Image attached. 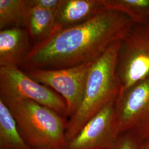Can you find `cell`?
Listing matches in <instances>:
<instances>
[{
  "instance_id": "6da1fadb",
  "label": "cell",
  "mask_w": 149,
  "mask_h": 149,
  "mask_svg": "<svg viewBox=\"0 0 149 149\" xmlns=\"http://www.w3.org/2000/svg\"><path fill=\"white\" fill-rule=\"evenodd\" d=\"M122 12L107 8L80 24L54 32L34 45L23 60L26 70L59 69L93 63L133 25Z\"/></svg>"
},
{
  "instance_id": "7a4b0ae2",
  "label": "cell",
  "mask_w": 149,
  "mask_h": 149,
  "mask_svg": "<svg viewBox=\"0 0 149 149\" xmlns=\"http://www.w3.org/2000/svg\"><path fill=\"white\" fill-rule=\"evenodd\" d=\"M120 41L113 43L91 67L82 101L67 123V141L74 138L88 121L104 107L116 101L120 91L117 74Z\"/></svg>"
},
{
  "instance_id": "3957f363",
  "label": "cell",
  "mask_w": 149,
  "mask_h": 149,
  "mask_svg": "<svg viewBox=\"0 0 149 149\" xmlns=\"http://www.w3.org/2000/svg\"><path fill=\"white\" fill-rule=\"evenodd\" d=\"M4 103L15 118L23 138L32 149H65L68 123L65 118L31 100Z\"/></svg>"
},
{
  "instance_id": "277c9868",
  "label": "cell",
  "mask_w": 149,
  "mask_h": 149,
  "mask_svg": "<svg viewBox=\"0 0 149 149\" xmlns=\"http://www.w3.org/2000/svg\"><path fill=\"white\" fill-rule=\"evenodd\" d=\"M117 74L120 91L149 77V22L133 24L120 40Z\"/></svg>"
},
{
  "instance_id": "5b68a950",
  "label": "cell",
  "mask_w": 149,
  "mask_h": 149,
  "mask_svg": "<svg viewBox=\"0 0 149 149\" xmlns=\"http://www.w3.org/2000/svg\"><path fill=\"white\" fill-rule=\"evenodd\" d=\"M0 100L4 102L31 100L50 108L66 119L68 118L64 98L32 79L19 67H0Z\"/></svg>"
},
{
  "instance_id": "8992f818",
  "label": "cell",
  "mask_w": 149,
  "mask_h": 149,
  "mask_svg": "<svg viewBox=\"0 0 149 149\" xmlns=\"http://www.w3.org/2000/svg\"><path fill=\"white\" fill-rule=\"evenodd\" d=\"M119 135L129 133L141 142L149 139V77L120 91L115 103Z\"/></svg>"
},
{
  "instance_id": "52a82bcc",
  "label": "cell",
  "mask_w": 149,
  "mask_h": 149,
  "mask_svg": "<svg viewBox=\"0 0 149 149\" xmlns=\"http://www.w3.org/2000/svg\"><path fill=\"white\" fill-rule=\"evenodd\" d=\"M92 63L59 69L29 70L25 72L32 79L50 88L64 98L69 119L80 106Z\"/></svg>"
},
{
  "instance_id": "ba28073f",
  "label": "cell",
  "mask_w": 149,
  "mask_h": 149,
  "mask_svg": "<svg viewBox=\"0 0 149 149\" xmlns=\"http://www.w3.org/2000/svg\"><path fill=\"white\" fill-rule=\"evenodd\" d=\"M110 102L70 139L65 149H113L119 135L115 112Z\"/></svg>"
},
{
  "instance_id": "9c48e42d",
  "label": "cell",
  "mask_w": 149,
  "mask_h": 149,
  "mask_svg": "<svg viewBox=\"0 0 149 149\" xmlns=\"http://www.w3.org/2000/svg\"><path fill=\"white\" fill-rule=\"evenodd\" d=\"M106 9L104 0H61L54 32L87 21Z\"/></svg>"
},
{
  "instance_id": "30bf717a",
  "label": "cell",
  "mask_w": 149,
  "mask_h": 149,
  "mask_svg": "<svg viewBox=\"0 0 149 149\" xmlns=\"http://www.w3.org/2000/svg\"><path fill=\"white\" fill-rule=\"evenodd\" d=\"M27 29L13 27L0 31V67H19L30 51Z\"/></svg>"
},
{
  "instance_id": "8fae6325",
  "label": "cell",
  "mask_w": 149,
  "mask_h": 149,
  "mask_svg": "<svg viewBox=\"0 0 149 149\" xmlns=\"http://www.w3.org/2000/svg\"><path fill=\"white\" fill-rule=\"evenodd\" d=\"M26 27L34 45L47 39L53 34L55 27V13L32 6L28 0Z\"/></svg>"
},
{
  "instance_id": "7c38bea8",
  "label": "cell",
  "mask_w": 149,
  "mask_h": 149,
  "mask_svg": "<svg viewBox=\"0 0 149 149\" xmlns=\"http://www.w3.org/2000/svg\"><path fill=\"white\" fill-rule=\"evenodd\" d=\"M0 149H32L23 138L9 108L1 100Z\"/></svg>"
},
{
  "instance_id": "4fadbf2b",
  "label": "cell",
  "mask_w": 149,
  "mask_h": 149,
  "mask_svg": "<svg viewBox=\"0 0 149 149\" xmlns=\"http://www.w3.org/2000/svg\"><path fill=\"white\" fill-rule=\"evenodd\" d=\"M28 0H0V29L26 27Z\"/></svg>"
},
{
  "instance_id": "5bb4252c",
  "label": "cell",
  "mask_w": 149,
  "mask_h": 149,
  "mask_svg": "<svg viewBox=\"0 0 149 149\" xmlns=\"http://www.w3.org/2000/svg\"><path fill=\"white\" fill-rule=\"evenodd\" d=\"M107 8L122 12L134 24L149 22V0H104Z\"/></svg>"
},
{
  "instance_id": "9a60e30c",
  "label": "cell",
  "mask_w": 149,
  "mask_h": 149,
  "mask_svg": "<svg viewBox=\"0 0 149 149\" xmlns=\"http://www.w3.org/2000/svg\"><path fill=\"white\" fill-rule=\"evenodd\" d=\"M143 142L129 133L119 135L113 149H140Z\"/></svg>"
},
{
  "instance_id": "2e32d148",
  "label": "cell",
  "mask_w": 149,
  "mask_h": 149,
  "mask_svg": "<svg viewBox=\"0 0 149 149\" xmlns=\"http://www.w3.org/2000/svg\"><path fill=\"white\" fill-rule=\"evenodd\" d=\"M61 2V0H29L32 6L56 12Z\"/></svg>"
},
{
  "instance_id": "e0dca14e",
  "label": "cell",
  "mask_w": 149,
  "mask_h": 149,
  "mask_svg": "<svg viewBox=\"0 0 149 149\" xmlns=\"http://www.w3.org/2000/svg\"><path fill=\"white\" fill-rule=\"evenodd\" d=\"M140 149H149V139L142 143Z\"/></svg>"
},
{
  "instance_id": "ac0fdd59",
  "label": "cell",
  "mask_w": 149,
  "mask_h": 149,
  "mask_svg": "<svg viewBox=\"0 0 149 149\" xmlns=\"http://www.w3.org/2000/svg\"><path fill=\"white\" fill-rule=\"evenodd\" d=\"M47 149V148H43V149Z\"/></svg>"
}]
</instances>
